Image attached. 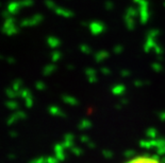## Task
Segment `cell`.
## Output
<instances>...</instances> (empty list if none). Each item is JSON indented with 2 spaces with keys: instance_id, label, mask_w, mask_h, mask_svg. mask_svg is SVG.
Returning <instances> with one entry per match:
<instances>
[{
  "instance_id": "1",
  "label": "cell",
  "mask_w": 165,
  "mask_h": 163,
  "mask_svg": "<svg viewBox=\"0 0 165 163\" xmlns=\"http://www.w3.org/2000/svg\"><path fill=\"white\" fill-rule=\"evenodd\" d=\"M123 163H164L158 156L151 154H141L133 156Z\"/></svg>"
}]
</instances>
